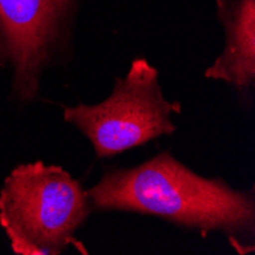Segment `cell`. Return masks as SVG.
<instances>
[{
    "label": "cell",
    "mask_w": 255,
    "mask_h": 255,
    "mask_svg": "<svg viewBox=\"0 0 255 255\" xmlns=\"http://www.w3.org/2000/svg\"><path fill=\"white\" fill-rule=\"evenodd\" d=\"M86 194L97 210L162 217L197 229L203 237L222 231L240 251V243L254 237V193L233 190L223 179L202 177L170 153L134 168L109 171Z\"/></svg>",
    "instance_id": "obj_1"
},
{
    "label": "cell",
    "mask_w": 255,
    "mask_h": 255,
    "mask_svg": "<svg viewBox=\"0 0 255 255\" xmlns=\"http://www.w3.org/2000/svg\"><path fill=\"white\" fill-rule=\"evenodd\" d=\"M75 0H0V52L14 67V90L31 100L43 64L60 43Z\"/></svg>",
    "instance_id": "obj_4"
},
{
    "label": "cell",
    "mask_w": 255,
    "mask_h": 255,
    "mask_svg": "<svg viewBox=\"0 0 255 255\" xmlns=\"http://www.w3.org/2000/svg\"><path fill=\"white\" fill-rule=\"evenodd\" d=\"M225 49L206 69V78L248 90L255 81V0H217Z\"/></svg>",
    "instance_id": "obj_5"
},
{
    "label": "cell",
    "mask_w": 255,
    "mask_h": 255,
    "mask_svg": "<svg viewBox=\"0 0 255 255\" xmlns=\"http://www.w3.org/2000/svg\"><path fill=\"white\" fill-rule=\"evenodd\" d=\"M180 110L179 103L165 100L156 69L137 58L128 74L117 80L106 101L64 107L63 118L87 136L98 157H110L174 133L171 117Z\"/></svg>",
    "instance_id": "obj_3"
},
{
    "label": "cell",
    "mask_w": 255,
    "mask_h": 255,
    "mask_svg": "<svg viewBox=\"0 0 255 255\" xmlns=\"http://www.w3.org/2000/svg\"><path fill=\"white\" fill-rule=\"evenodd\" d=\"M92 205L81 185L57 165H20L0 190V225L18 255H58L75 243Z\"/></svg>",
    "instance_id": "obj_2"
}]
</instances>
